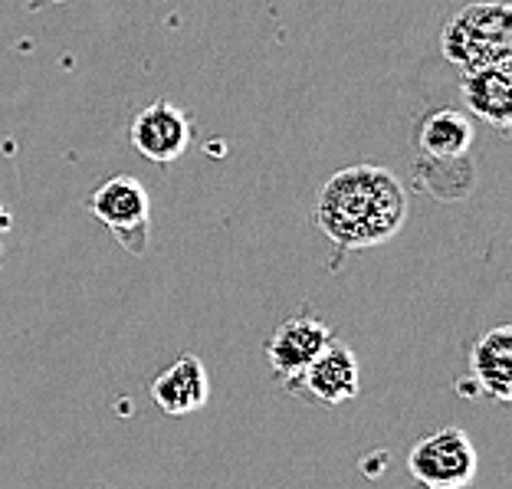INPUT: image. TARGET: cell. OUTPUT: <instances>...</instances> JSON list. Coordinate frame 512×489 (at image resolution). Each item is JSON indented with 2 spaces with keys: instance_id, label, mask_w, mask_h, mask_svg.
<instances>
[{
  "instance_id": "cell-1",
  "label": "cell",
  "mask_w": 512,
  "mask_h": 489,
  "mask_svg": "<svg viewBox=\"0 0 512 489\" xmlns=\"http://www.w3.org/2000/svg\"><path fill=\"white\" fill-rule=\"evenodd\" d=\"M407 220L401 178L378 165H352L322 184L316 224L339 250H368L398 237Z\"/></svg>"
},
{
  "instance_id": "cell-2",
  "label": "cell",
  "mask_w": 512,
  "mask_h": 489,
  "mask_svg": "<svg viewBox=\"0 0 512 489\" xmlns=\"http://www.w3.org/2000/svg\"><path fill=\"white\" fill-rule=\"evenodd\" d=\"M440 50L460 73L483 66H512V7L506 0L463 7L444 27Z\"/></svg>"
},
{
  "instance_id": "cell-3",
  "label": "cell",
  "mask_w": 512,
  "mask_h": 489,
  "mask_svg": "<svg viewBox=\"0 0 512 489\" xmlns=\"http://www.w3.org/2000/svg\"><path fill=\"white\" fill-rule=\"evenodd\" d=\"M480 467L473 440L467 430L444 427L414 444L407 457V470L424 489H467Z\"/></svg>"
},
{
  "instance_id": "cell-4",
  "label": "cell",
  "mask_w": 512,
  "mask_h": 489,
  "mask_svg": "<svg viewBox=\"0 0 512 489\" xmlns=\"http://www.w3.org/2000/svg\"><path fill=\"white\" fill-rule=\"evenodd\" d=\"M89 211L112 230V237L132 256H142L148 250L151 201L145 184L132 174H115V178L102 181L89 197Z\"/></svg>"
},
{
  "instance_id": "cell-5",
  "label": "cell",
  "mask_w": 512,
  "mask_h": 489,
  "mask_svg": "<svg viewBox=\"0 0 512 489\" xmlns=\"http://www.w3.org/2000/svg\"><path fill=\"white\" fill-rule=\"evenodd\" d=\"M128 142L155 165H171L191 145V119L168 99H155L128 125Z\"/></svg>"
},
{
  "instance_id": "cell-6",
  "label": "cell",
  "mask_w": 512,
  "mask_h": 489,
  "mask_svg": "<svg viewBox=\"0 0 512 489\" xmlns=\"http://www.w3.org/2000/svg\"><path fill=\"white\" fill-rule=\"evenodd\" d=\"M329 342H332L329 325L316 316H309V312H299V316H289L270 335V342H266V358H270L273 375L283 378L289 388H296L302 371L316 362L319 352Z\"/></svg>"
},
{
  "instance_id": "cell-7",
  "label": "cell",
  "mask_w": 512,
  "mask_h": 489,
  "mask_svg": "<svg viewBox=\"0 0 512 489\" xmlns=\"http://www.w3.org/2000/svg\"><path fill=\"white\" fill-rule=\"evenodd\" d=\"M358 358L348 345L342 342H329L319 352V358L312 362L302 378L296 381V394L306 391L309 398H316L319 404H342L358 394Z\"/></svg>"
},
{
  "instance_id": "cell-8",
  "label": "cell",
  "mask_w": 512,
  "mask_h": 489,
  "mask_svg": "<svg viewBox=\"0 0 512 489\" xmlns=\"http://www.w3.org/2000/svg\"><path fill=\"white\" fill-rule=\"evenodd\" d=\"M211 394V378L197 355H181L151 381V398L168 417H188L201 411Z\"/></svg>"
},
{
  "instance_id": "cell-9",
  "label": "cell",
  "mask_w": 512,
  "mask_h": 489,
  "mask_svg": "<svg viewBox=\"0 0 512 489\" xmlns=\"http://www.w3.org/2000/svg\"><path fill=\"white\" fill-rule=\"evenodd\" d=\"M460 96L473 115H480L499 132L512 125V66H483L460 73Z\"/></svg>"
},
{
  "instance_id": "cell-10",
  "label": "cell",
  "mask_w": 512,
  "mask_h": 489,
  "mask_svg": "<svg viewBox=\"0 0 512 489\" xmlns=\"http://www.w3.org/2000/svg\"><path fill=\"white\" fill-rule=\"evenodd\" d=\"M470 371L486 398L506 404L512 398V329L496 325L470 348Z\"/></svg>"
},
{
  "instance_id": "cell-11",
  "label": "cell",
  "mask_w": 512,
  "mask_h": 489,
  "mask_svg": "<svg viewBox=\"0 0 512 489\" xmlns=\"http://www.w3.org/2000/svg\"><path fill=\"white\" fill-rule=\"evenodd\" d=\"M476 125L460 109H434L417 125V148L424 158H463L470 155Z\"/></svg>"
},
{
  "instance_id": "cell-12",
  "label": "cell",
  "mask_w": 512,
  "mask_h": 489,
  "mask_svg": "<svg viewBox=\"0 0 512 489\" xmlns=\"http://www.w3.org/2000/svg\"><path fill=\"white\" fill-rule=\"evenodd\" d=\"M476 184V168L473 158H417L414 165V188L434 197V201L457 204L463 197H470Z\"/></svg>"
},
{
  "instance_id": "cell-13",
  "label": "cell",
  "mask_w": 512,
  "mask_h": 489,
  "mask_svg": "<svg viewBox=\"0 0 512 489\" xmlns=\"http://www.w3.org/2000/svg\"><path fill=\"white\" fill-rule=\"evenodd\" d=\"M10 224H14V217H10V214H7V207L0 204V240H4V234L10 230Z\"/></svg>"
},
{
  "instance_id": "cell-14",
  "label": "cell",
  "mask_w": 512,
  "mask_h": 489,
  "mask_svg": "<svg viewBox=\"0 0 512 489\" xmlns=\"http://www.w3.org/2000/svg\"><path fill=\"white\" fill-rule=\"evenodd\" d=\"M50 4H66V0H50Z\"/></svg>"
}]
</instances>
